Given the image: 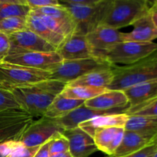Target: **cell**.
Instances as JSON below:
<instances>
[{
	"label": "cell",
	"mask_w": 157,
	"mask_h": 157,
	"mask_svg": "<svg viewBox=\"0 0 157 157\" xmlns=\"http://www.w3.org/2000/svg\"><path fill=\"white\" fill-rule=\"evenodd\" d=\"M113 79L107 90H122L136 84L157 80V53L135 64L113 66Z\"/></svg>",
	"instance_id": "2"
},
{
	"label": "cell",
	"mask_w": 157,
	"mask_h": 157,
	"mask_svg": "<svg viewBox=\"0 0 157 157\" xmlns=\"http://www.w3.org/2000/svg\"><path fill=\"white\" fill-rule=\"evenodd\" d=\"M50 79V71L5 62L0 64V86L8 90Z\"/></svg>",
	"instance_id": "5"
},
{
	"label": "cell",
	"mask_w": 157,
	"mask_h": 157,
	"mask_svg": "<svg viewBox=\"0 0 157 157\" xmlns=\"http://www.w3.org/2000/svg\"><path fill=\"white\" fill-rule=\"evenodd\" d=\"M157 52V43L123 41L101 54L102 58L112 66L130 65L148 58Z\"/></svg>",
	"instance_id": "4"
},
{
	"label": "cell",
	"mask_w": 157,
	"mask_h": 157,
	"mask_svg": "<svg viewBox=\"0 0 157 157\" xmlns=\"http://www.w3.org/2000/svg\"><path fill=\"white\" fill-rule=\"evenodd\" d=\"M106 88H96V87H84V86H68L67 85L61 94L64 98L73 100L86 101L92 99L101 94L107 91Z\"/></svg>",
	"instance_id": "28"
},
{
	"label": "cell",
	"mask_w": 157,
	"mask_h": 157,
	"mask_svg": "<svg viewBox=\"0 0 157 157\" xmlns=\"http://www.w3.org/2000/svg\"><path fill=\"white\" fill-rule=\"evenodd\" d=\"M124 92L129 101L127 111L134 110L157 98V80L132 86Z\"/></svg>",
	"instance_id": "18"
},
{
	"label": "cell",
	"mask_w": 157,
	"mask_h": 157,
	"mask_svg": "<svg viewBox=\"0 0 157 157\" xmlns=\"http://www.w3.org/2000/svg\"><path fill=\"white\" fill-rule=\"evenodd\" d=\"M84 102L85 101H84L64 98L60 94L55 98L43 117L51 119H59L68 114L72 110L82 106Z\"/></svg>",
	"instance_id": "25"
},
{
	"label": "cell",
	"mask_w": 157,
	"mask_h": 157,
	"mask_svg": "<svg viewBox=\"0 0 157 157\" xmlns=\"http://www.w3.org/2000/svg\"><path fill=\"white\" fill-rule=\"evenodd\" d=\"M124 131V127H110L98 129L93 136L94 144L98 150L112 156L122 141Z\"/></svg>",
	"instance_id": "16"
},
{
	"label": "cell",
	"mask_w": 157,
	"mask_h": 157,
	"mask_svg": "<svg viewBox=\"0 0 157 157\" xmlns=\"http://www.w3.org/2000/svg\"><path fill=\"white\" fill-rule=\"evenodd\" d=\"M49 144H50V142H49L48 140V142H46L45 144L41 145V147H39L38 151H37V153H35L34 157H50Z\"/></svg>",
	"instance_id": "38"
},
{
	"label": "cell",
	"mask_w": 157,
	"mask_h": 157,
	"mask_svg": "<svg viewBox=\"0 0 157 157\" xmlns=\"http://www.w3.org/2000/svg\"><path fill=\"white\" fill-rule=\"evenodd\" d=\"M20 144L19 141H9L0 144V157H8L12 150Z\"/></svg>",
	"instance_id": "37"
},
{
	"label": "cell",
	"mask_w": 157,
	"mask_h": 157,
	"mask_svg": "<svg viewBox=\"0 0 157 157\" xmlns=\"http://www.w3.org/2000/svg\"><path fill=\"white\" fill-rule=\"evenodd\" d=\"M149 13H150V15L151 17V19L153 21V24L157 28V0L153 2L150 6Z\"/></svg>",
	"instance_id": "39"
},
{
	"label": "cell",
	"mask_w": 157,
	"mask_h": 157,
	"mask_svg": "<svg viewBox=\"0 0 157 157\" xmlns=\"http://www.w3.org/2000/svg\"><path fill=\"white\" fill-rule=\"evenodd\" d=\"M26 25L28 29L31 30L41 37L42 39L48 42L54 47L58 48V46L64 40V37L51 30L42 21L38 15L30 12L26 18Z\"/></svg>",
	"instance_id": "23"
},
{
	"label": "cell",
	"mask_w": 157,
	"mask_h": 157,
	"mask_svg": "<svg viewBox=\"0 0 157 157\" xmlns=\"http://www.w3.org/2000/svg\"><path fill=\"white\" fill-rule=\"evenodd\" d=\"M10 51V41L9 35L0 32V64L7 58Z\"/></svg>",
	"instance_id": "35"
},
{
	"label": "cell",
	"mask_w": 157,
	"mask_h": 157,
	"mask_svg": "<svg viewBox=\"0 0 157 157\" xmlns=\"http://www.w3.org/2000/svg\"><path fill=\"white\" fill-rule=\"evenodd\" d=\"M50 157H73V156H71L70 152L68 151V152H65V153H58V154L50 155Z\"/></svg>",
	"instance_id": "40"
},
{
	"label": "cell",
	"mask_w": 157,
	"mask_h": 157,
	"mask_svg": "<svg viewBox=\"0 0 157 157\" xmlns=\"http://www.w3.org/2000/svg\"><path fill=\"white\" fill-rule=\"evenodd\" d=\"M113 79V67L99 69L90 71L78 79L71 81L68 86H84V87L106 88L110 85Z\"/></svg>",
	"instance_id": "22"
},
{
	"label": "cell",
	"mask_w": 157,
	"mask_h": 157,
	"mask_svg": "<svg viewBox=\"0 0 157 157\" xmlns=\"http://www.w3.org/2000/svg\"><path fill=\"white\" fill-rule=\"evenodd\" d=\"M0 87H1V86H0Z\"/></svg>",
	"instance_id": "42"
},
{
	"label": "cell",
	"mask_w": 157,
	"mask_h": 157,
	"mask_svg": "<svg viewBox=\"0 0 157 157\" xmlns=\"http://www.w3.org/2000/svg\"><path fill=\"white\" fill-rule=\"evenodd\" d=\"M31 10L25 0H0V20L14 17L26 18Z\"/></svg>",
	"instance_id": "26"
},
{
	"label": "cell",
	"mask_w": 157,
	"mask_h": 157,
	"mask_svg": "<svg viewBox=\"0 0 157 157\" xmlns=\"http://www.w3.org/2000/svg\"><path fill=\"white\" fill-rule=\"evenodd\" d=\"M63 61L57 52H32L11 54L4 62L51 72L61 65Z\"/></svg>",
	"instance_id": "10"
},
{
	"label": "cell",
	"mask_w": 157,
	"mask_h": 157,
	"mask_svg": "<svg viewBox=\"0 0 157 157\" xmlns=\"http://www.w3.org/2000/svg\"><path fill=\"white\" fill-rule=\"evenodd\" d=\"M132 32H122L123 41L135 42H153L157 38V28L151 19L150 13L146 14L133 23Z\"/></svg>",
	"instance_id": "19"
},
{
	"label": "cell",
	"mask_w": 157,
	"mask_h": 157,
	"mask_svg": "<svg viewBox=\"0 0 157 157\" xmlns=\"http://www.w3.org/2000/svg\"><path fill=\"white\" fill-rule=\"evenodd\" d=\"M153 157H157V149H156V153H154V155H153Z\"/></svg>",
	"instance_id": "41"
},
{
	"label": "cell",
	"mask_w": 157,
	"mask_h": 157,
	"mask_svg": "<svg viewBox=\"0 0 157 157\" xmlns=\"http://www.w3.org/2000/svg\"><path fill=\"white\" fill-rule=\"evenodd\" d=\"M86 38L95 58H98L101 54L123 42L122 32L103 25H100L87 33Z\"/></svg>",
	"instance_id": "12"
},
{
	"label": "cell",
	"mask_w": 157,
	"mask_h": 157,
	"mask_svg": "<svg viewBox=\"0 0 157 157\" xmlns=\"http://www.w3.org/2000/svg\"><path fill=\"white\" fill-rule=\"evenodd\" d=\"M50 155L69 151V141L62 133H58L49 140Z\"/></svg>",
	"instance_id": "30"
},
{
	"label": "cell",
	"mask_w": 157,
	"mask_h": 157,
	"mask_svg": "<svg viewBox=\"0 0 157 157\" xmlns=\"http://www.w3.org/2000/svg\"><path fill=\"white\" fill-rule=\"evenodd\" d=\"M20 107L10 90L0 87V111Z\"/></svg>",
	"instance_id": "32"
},
{
	"label": "cell",
	"mask_w": 157,
	"mask_h": 157,
	"mask_svg": "<svg viewBox=\"0 0 157 157\" xmlns=\"http://www.w3.org/2000/svg\"><path fill=\"white\" fill-rule=\"evenodd\" d=\"M129 116L126 113H113V114L101 115L95 117L89 121L83 122L78 127L93 137L95 131L104 127H124L128 121Z\"/></svg>",
	"instance_id": "20"
},
{
	"label": "cell",
	"mask_w": 157,
	"mask_h": 157,
	"mask_svg": "<svg viewBox=\"0 0 157 157\" xmlns=\"http://www.w3.org/2000/svg\"><path fill=\"white\" fill-rule=\"evenodd\" d=\"M34 121V117L21 107L0 111V144L19 141L21 135Z\"/></svg>",
	"instance_id": "6"
},
{
	"label": "cell",
	"mask_w": 157,
	"mask_h": 157,
	"mask_svg": "<svg viewBox=\"0 0 157 157\" xmlns=\"http://www.w3.org/2000/svg\"><path fill=\"white\" fill-rule=\"evenodd\" d=\"M31 12L35 15L51 17L59 22L71 28L75 32L76 25L74 21L73 18L67 8H65L61 4L58 6H49V7L40 8V9H33L31 10Z\"/></svg>",
	"instance_id": "27"
},
{
	"label": "cell",
	"mask_w": 157,
	"mask_h": 157,
	"mask_svg": "<svg viewBox=\"0 0 157 157\" xmlns=\"http://www.w3.org/2000/svg\"><path fill=\"white\" fill-rule=\"evenodd\" d=\"M150 2L147 0H109L101 25L119 29L133 25L148 13Z\"/></svg>",
	"instance_id": "3"
},
{
	"label": "cell",
	"mask_w": 157,
	"mask_h": 157,
	"mask_svg": "<svg viewBox=\"0 0 157 157\" xmlns=\"http://www.w3.org/2000/svg\"><path fill=\"white\" fill-rule=\"evenodd\" d=\"M56 52L64 61L95 58L86 35L75 32L64 38Z\"/></svg>",
	"instance_id": "13"
},
{
	"label": "cell",
	"mask_w": 157,
	"mask_h": 157,
	"mask_svg": "<svg viewBox=\"0 0 157 157\" xmlns=\"http://www.w3.org/2000/svg\"><path fill=\"white\" fill-rule=\"evenodd\" d=\"M127 109L128 108H120L113 110L102 111V110H96L88 108L83 104L81 107L72 110L68 114L59 119L55 120L62 126L64 130H70V129L76 128L80 124L89 121L95 117L101 116V115L113 114V113H126Z\"/></svg>",
	"instance_id": "17"
},
{
	"label": "cell",
	"mask_w": 157,
	"mask_h": 157,
	"mask_svg": "<svg viewBox=\"0 0 157 157\" xmlns=\"http://www.w3.org/2000/svg\"><path fill=\"white\" fill-rule=\"evenodd\" d=\"M157 149V140L150 143L141 150L121 157H153Z\"/></svg>",
	"instance_id": "34"
},
{
	"label": "cell",
	"mask_w": 157,
	"mask_h": 157,
	"mask_svg": "<svg viewBox=\"0 0 157 157\" xmlns=\"http://www.w3.org/2000/svg\"><path fill=\"white\" fill-rule=\"evenodd\" d=\"M66 86L67 84L64 83L50 79L31 85L15 87L10 91L21 109L34 117H41Z\"/></svg>",
	"instance_id": "1"
},
{
	"label": "cell",
	"mask_w": 157,
	"mask_h": 157,
	"mask_svg": "<svg viewBox=\"0 0 157 157\" xmlns=\"http://www.w3.org/2000/svg\"><path fill=\"white\" fill-rule=\"evenodd\" d=\"M156 53H157V52H156Z\"/></svg>",
	"instance_id": "43"
},
{
	"label": "cell",
	"mask_w": 157,
	"mask_h": 157,
	"mask_svg": "<svg viewBox=\"0 0 157 157\" xmlns=\"http://www.w3.org/2000/svg\"><path fill=\"white\" fill-rule=\"evenodd\" d=\"M64 129L55 119L41 117L34 121L25 130L19 142L28 147H41Z\"/></svg>",
	"instance_id": "9"
},
{
	"label": "cell",
	"mask_w": 157,
	"mask_h": 157,
	"mask_svg": "<svg viewBox=\"0 0 157 157\" xmlns=\"http://www.w3.org/2000/svg\"><path fill=\"white\" fill-rule=\"evenodd\" d=\"M39 147H28L20 143L8 157H34Z\"/></svg>",
	"instance_id": "33"
},
{
	"label": "cell",
	"mask_w": 157,
	"mask_h": 157,
	"mask_svg": "<svg viewBox=\"0 0 157 157\" xmlns=\"http://www.w3.org/2000/svg\"><path fill=\"white\" fill-rule=\"evenodd\" d=\"M26 18L14 17L0 20V32L7 35L27 29Z\"/></svg>",
	"instance_id": "29"
},
{
	"label": "cell",
	"mask_w": 157,
	"mask_h": 157,
	"mask_svg": "<svg viewBox=\"0 0 157 157\" xmlns=\"http://www.w3.org/2000/svg\"><path fill=\"white\" fill-rule=\"evenodd\" d=\"M128 116L157 117V98L132 110L126 111Z\"/></svg>",
	"instance_id": "31"
},
{
	"label": "cell",
	"mask_w": 157,
	"mask_h": 157,
	"mask_svg": "<svg viewBox=\"0 0 157 157\" xmlns=\"http://www.w3.org/2000/svg\"><path fill=\"white\" fill-rule=\"evenodd\" d=\"M125 130L135 132L148 139L157 140V117L129 116Z\"/></svg>",
	"instance_id": "21"
},
{
	"label": "cell",
	"mask_w": 157,
	"mask_h": 157,
	"mask_svg": "<svg viewBox=\"0 0 157 157\" xmlns=\"http://www.w3.org/2000/svg\"><path fill=\"white\" fill-rule=\"evenodd\" d=\"M109 0H98L96 4L89 6L67 8L76 25L75 33L86 35L101 24Z\"/></svg>",
	"instance_id": "8"
},
{
	"label": "cell",
	"mask_w": 157,
	"mask_h": 157,
	"mask_svg": "<svg viewBox=\"0 0 157 157\" xmlns=\"http://www.w3.org/2000/svg\"><path fill=\"white\" fill-rule=\"evenodd\" d=\"M62 134L68 140L69 152L73 157H88L98 150L93 137L79 127L64 130Z\"/></svg>",
	"instance_id": "14"
},
{
	"label": "cell",
	"mask_w": 157,
	"mask_h": 157,
	"mask_svg": "<svg viewBox=\"0 0 157 157\" xmlns=\"http://www.w3.org/2000/svg\"><path fill=\"white\" fill-rule=\"evenodd\" d=\"M84 105L96 110H113L120 108H129V101L122 90H107L104 93L87 100Z\"/></svg>",
	"instance_id": "15"
},
{
	"label": "cell",
	"mask_w": 157,
	"mask_h": 157,
	"mask_svg": "<svg viewBox=\"0 0 157 157\" xmlns=\"http://www.w3.org/2000/svg\"><path fill=\"white\" fill-rule=\"evenodd\" d=\"M25 3L31 8L33 9H40V8L49 7V6H60V2L58 0H25Z\"/></svg>",
	"instance_id": "36"
},
{
	"label": "cell",
	"mask_w": 157,
	"mask_h": 157,
	"mask_svg": "<svg viewBox=\"0 0 157 157\" xmlns=\"http://www.w3.org/2000/svg\"><path fill=\"white\" fill-rule=\"evenodd\" d=\"M9 37L10 41L9 55L21 52H52L57 51L56 48L28 29L15 32Z\"/></svg>",
	"instance_id": "11"
},
{
	"label": "cell",
	"mask_w": 157,
	"mask_h": 157,
	"mask_svg": "<svg viewBox=\"0 0 157 157\" xmlns=\"http://www.w3.org/2000/svg\"><path fill=\"white\" fill-rule=\"evenodd\" d=\"M112 67L107 61L99 58L64 61L56 69L51 71V79L67 84L90 71Z\"/></svg>",
	"instance_id": "7"
},
{
	"label": "cell",
	"mask_w": 157,
	"mask_h": 157,
	"mask_svg": "<svg viewBox=\"0 0 157 157\" xmlns=\"http://www.w3.org/2000/svg\"><path fill=\"white\" fill-rule=\"evenodd\" d=\"M150 143L152 142L144 136L135 132L125 130L121 144L117 149L114 154L110 157H121L135 153L145 147Z\"/></svg>",
	"instance_id": "24"
}]
</instances>
